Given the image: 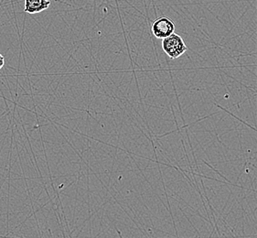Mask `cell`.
<instances>
[{"instance_id":"1","label":"cell","mask_w":257,"mask_h":238,"mask_svg":"<svg viewBox=\"0 0 257 238\" xmlns=\"http://www.w3.org/2000/svg\"><path fill=\"white\" fill-rule=\"evenodd\" d=\"M162 49L165 53L173 60L182 56L188 50L183 39L176 33H172L170 36L163 39Z\"/></svg>"},{"instance_id":"2","label":"cell","mask_w":257,"mask_h":238,"mask_svg":"<svg viewBox=\"0 0 257 238\" xmlns=\"http://www.w3.org/2000/svg\"><path fill=\"white\" fill-rule=\"evenodd\" d=\"M151 31L157 39L163 40L175 32V24L168 17H160L152 23Z\"/></svg>"},{"instance_id":"3","label":"cell","mask_w":257,"mask_h":238,"mask_svg":"<svg viewBox=\"0 0 257 238\" xmlns=\"http://www.w3.org/2000/svg\"><path fill=\"white\" fill-rule=\"evenodd\" d=\"M24 11L29 14L41 13L51 6L50 0H24Z\"/></svg>"},{"instance_id":"4","label":"cell","mask_w":257,"mask_h":238,"mask_svg":"<svg viewBox=\"0 0 257 238\" xmlns=\"http://www.w3.org/2000/svg\"><path fill=\"white\" fill-rule=\"evenodd\" d=\"M5 65V58L0 53V70Z\"/></svg>"}]
</instances>
